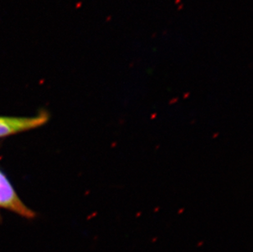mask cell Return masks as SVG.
Segmentation results:
<instances>
[{
	"instance_id": "7a4b0ae2",
	"label": "cell",
	"mask_w": 253,
	"mask_h": 252,
	"mask_svg": "<svg viewBox=\"0 0 253 252\" xmlns=\"http://www.w3.org/2000/svg\"><path fill=\"white\" fill-rule=\"evenodd\" d=\"M0 207L9 210L11 211L26 217L32 218L34 213L24 203L20 200L17 193L8 182L7 178L0 172Z\"/></svg>"
},
{
	"instance_id": "6da1fadb",
	"label": "cell",
	"mask_w": 253,
	"mask_h": 252,
	"mask_svg": "<svg viewBox=\"0 0 253 252\" xmlns=\"http://www.w3.org/2000/svg\"><path fill=\"white\" fill-rule=\"evenodd\" d=\"M48 121L44 112L30 117H0V138L36 128Z\"/></svg>"
}]
</instances>
